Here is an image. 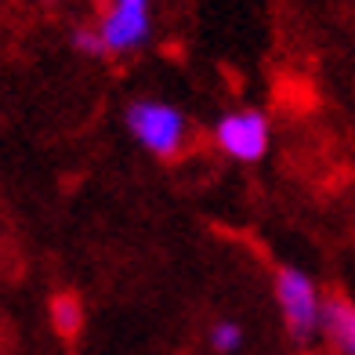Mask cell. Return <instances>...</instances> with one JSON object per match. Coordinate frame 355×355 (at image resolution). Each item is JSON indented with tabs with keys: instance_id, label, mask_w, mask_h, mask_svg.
Returning a JSON list of instances; mask_svg holds the SVG:
<instances>
[{
	"instance_id": "2",
	"label": "cell",
	"mask_w": 355,
	"mask_h": 355,
	"mask_svg": "<svg viewBox=\"0 0 355 355\" xmlns=\"http://www.w3.org/2000/svg\"><path fill=\"white\" fill-rule=\"evenodd\" d=\"M123 120H127V131L135 135V141L141 149H149L153 156L171 159V156L182 153L185 131H189L182 109H174L167 102H156V98H138V102L127 105Z\"/></svg>"
},
{
	"instance_id": "9",
	"label": "cell",
	"mask_w": 355,
	"mask_h": 355,
	"mask_svg": "<svg viewBox=\"0 0 355 355\" xmlns=\"http://www.w3.org/2000/svg\"><path fill=\"white\" fill-rule=\"evenodd\" d=\"M112 4H120V8H149V0H112Z\"/></svg>"
},
{
	"instance_id": "3",
	"label": "cell",
	"mask_w": 355,
	"mask_h": 355,
	"mask_svg": "<svg viewBox=\"0 0 355 355\" xmlns=\"http://www.w3.org/2000/svg\"><path fill=\"white\" fill-rule=\"evenodd\" d=\"M214 141L225 156L239 159V164H254L268 153V116L257 109L225 112L214 127Z\"/></svg>"
},
{
	"instance_id": "6",
	"label": "cell",
	"mask_w": 355,
	"mask_h": 355,
	"mask_svg": "<svg viewBox=\"0 0 355 355\" xmlns=\"http://www.w3.org/2000/svg\"><path fill=\"white\" fill-rule=\"evenodd\" d=\"M51 319L58 334H76L80 322H84V309H80V301L73 294H58L51 301Z\"/></svg>"
},
{
	"instance_id": "1",
	"label": "cell",
	"mask_w": 355,
	"mask_h": 355,
	"mask_svg": "<svg viewBox=\"0 0 355 355\" xmlns=\"http://www.w3.org/2000/svg\"><path fill=\"white\" fill-rule=\"evenodd\" d=\"M276 304L286 322V334L297 345H309L322 334V312H327V297L319 286L304 276L301 268H279L276 272Z\"/></svg>"
},
{
	"instance_id": "4",
	"label": "cell",
	"mask_w": 355,
	"mask_h": 355,
	"mask_svg": "<svg viewBox=\"0 0 355 355\" xmlns=\"http://www.w3.org/2000/svg\"><path fill=\"white\" fill-rule=\"evenodd\" d=\"M98 33H102L105 51H112V55L135 51V47H141L145 37H149V8H120V4H112L105 11Z\"/></svg>"
},
{
	"instance_id": "8",
	"label": "cell",
	"mask_w": 355,
	"mask_h": 355,
	"mask_svg": "<svg viewBox=\"0 0 355 355\" xmlns=\"http://www.w3.org/2000/svg\"><path fill=\"white\" fill-rule=\"evenodd\" d=\"M73 47H76V51H84V55H105L102 33H98V29H87V26L73 29Z\"/></svg>"
},
{
	"instance_id": "7",
	"label": "cell",
	"mask_w": 355,
	"mask_h": 355,
	"mask_svg": "<svg viewBox=\"0 0 355 355\" xmlns=\"http://www.w3.org/2000/svg\"><path fill=\"white\" fill-rule=\"evenodd\" d=\"M239 345H243V327L232 319H218L214 327H211V348L218 355H232Z\"/></svg>"
},
{
	"instance_id": "5",
	"label": "cell",
	"mask_w": 355,
	"mask_h": 355,
	"mask_svg": "<svg viewBox=\"0 0 355 355\" xmlns=\"http://www.w3.org/2000/svg\"><path fill=\"white\" fill-rule=\"evenodd\" d=\"M322 334L341 355H355V304L345 297H327Z\"/></svg>"
},
{
	"instance_id": "10",
	"label": "cell",
	"mask_w": 355,
	"mask_h": 355,
	"mask_svg": "<svg viewBox=\"0 0 355 355\" xmlns=\"http://www.w3.org/2000/svg\"><path fill=\"white\" fill-rule=\"evenodd\" d=\"M44 4H55V0H44Z\"/></svg>"
}]
</instances>
